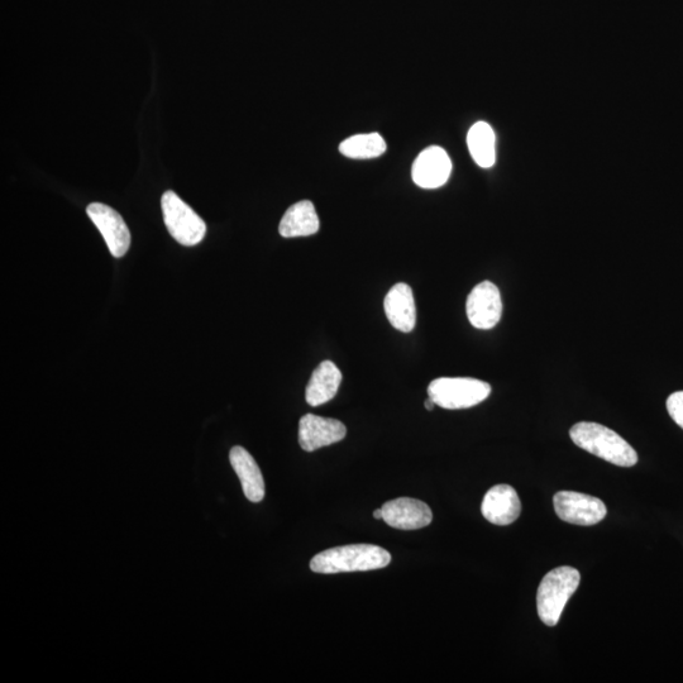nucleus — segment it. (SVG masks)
Instances as JSON below:
<instances>
[{"label":"nucleus","mask_w":683,"mask_h":683,"mask_svg":"<svg viewBox=\"0 0 683 683\" xmlns=\"http://www.w3.org/2000/svg\"><path fill=\"white\" fill-rule=\"evenodd\" d=\"M374 518L375 519H382V509H377L374 511Z\"/></svg>","instance_id":"obj_21"},{"label":"nucleus","mask_w":683,"mask_h":683,"mask_svg":"<svg viewBox=\"0 0 683 683\" xmlns=\"http://www.w3.org/2000/svg\"><path fill=\"white\" fill-rule=\"evenodd\" d=\"M167 231L183 246H195L203 241L207 224L183 202L174 191H166L161 199Z\"/></svg>","instance_id":"obj_5"},{"label":"nucleus","mask_w":683,"mask_h":683,"mask_svg":"<svg viewBox=\"0 0 683 683\" xmlns=\"http://www.w3.org/2000/svg\"><path fill=\"white\" fill-rule=\"evenodd\" d=\"M580 581V572L568 566L554 568L543 577L537 592V610L544 624L556 627Z\"/></svg>","instance_id":"obj_3"},{"label":"nucleus","mask_w":683,"mask_h":683,"mask_svg":"<svg viewBox=\"0 0 683 683\" xmlns=\"http://www.w3.org/2000/svg\"><path fill=\"white\" fill-rule=\"evenodd\" d=\"M320 222L309 200L291 205L281 219L279 232L284 238L308 237L319 231Z\"/></svg>","instance_id":"obj_16"},{"label":"nucleus","mask_w":683,"mask_h":683,"mask_svg":"<svg viewBox=\"0 0 683 683\" xmlns=\"http://www.w3.org/2000/svg\"><path fill=\"white\" fill-rule=\"evenodd\" d=\"M390 562L391 554L384 548L372 544H352L317 554L310 562V570L323 575L365 572L380 570L389 566Z\"/></svg>","instance_id":"obj_1"},{"label":"nucleus","mask_w":683,"mask_h":683,"mask_svg":"<svg viewBox=\"0 0 683 683\" xmlns=\"http://www.w3.org/2000/svg\"><path fill=\"white\" fill-rule=\"evenodd\" d=\"M342 382V372L332 361H323L310 377L305 399L310 407H319L337 395Z\"/></svg>","instance_id":"obj_15"},{"label":"nucleus","mask_w":683,"mask_h":683,"mask_svg":"<svg viewBox=\"0 0 683 683\" xmlns=\"http://www.w3.org/2000/svg\"><path fill=\"white\" fill-rule=\"evenodd\" d=\"M339 151L350 159H375L386 151V142L379 133H364L347 138L339 145Z\"/></svg>","instance_id":"obj_18"},{"label":"nucleus","mask_w":683,"mask_h":683,"mask_svg":"<svg viewBox=\"0 0 683 683\" xmlns=\"http://www.w3.org/2000/svg\"><path fill=\"white\" fill-rule=\"evenodd\" d=\"M382 519L391 528L417 530L432 523L431 508L423 501L412 498H399L382 506Z\"/></svg>","instance_id":"obj_11"},{"label":"nucleus","mask_w":683,"mask_h":683,"mask_svg":"<svg viewBox=\"0 0 683 683\" xmlns=\"http://www.w3.org/2000/svg\"><path fill=\"white\" fill-rule=\"evenodd\" d=\"M384 308L391 326L403 333L413 331L417 323V308L413 290L408 284L394 285L386 295Z\"/></svg>","instance_id":"obj_13"},{"label":"nucleus","mask_w":683,"mask_h":683,"mask_svg":"<svg viewBox=\"0 0 683 683\" xmlns=\"http://www.w3.org/2000/svg\"><path fill=\"white\" fill-rule=\"evenodd\" d=\"M87 213L95 227L102 233L112 256L121 259L126 255L131 246V233L121 214L102 203L90 204Z\"/></svg>","instance_id":"obj_7"},{"label":"nucleus","mask_w":683,"mask_h":683,"mask_svg":"<svg viewBox=\"0 0 683 683\" xmlns=\"http://www.w3.org/2000/svg\"><path fill=\"white\" fill-rule=\"evenodd\" d=\"M233 470L240 477L243 493L251 503H260L265 498V481L259 465L250 453L241 446L233 447L229 453Z\"/></svg>","instance_id":"obj_14"},{"label":"nucleus","mask_w":683,"mask_h":683,"mask_svg":"<svg viewBox=\"0 0 683 683\" xmlns=\"http://www.w3.org/2000/svg\"><path fill=\"white\" fill-rule=\"evenodd\" d=\"M554 510L563 522L590 527L604 520L608 509L600 499L575 491H560L553 498Z\"/></svg>","instance_id":"obj_6"},{"label":"nucleus","mask_w":683,"mask_h":683,"mask_svg":"<svg viewBox=\"0 0 683 683\" xmlns=\"http://www.w3.org/2000/svg\"><path fill=\"white\" fill-rule=\"evenodd\" d=\"M467 317L477 329L494 328L503 314V302L498 286L491 281H482L475 286L467 298Z\"/></svg>","instance_id":"obj_8"},{"label":"nucleus","mask_w":683,"mask_h":683,"mask_svg":"<svg viewBox=\"0 0 683 683\" xmlns=\"http://www.w3.org/2000/svg\"><path fill=\"white\" fill-rule=\"evenodd\" d=\"M491 386L471 377H441L428 386V395L438 407L448 410L467 409L489 398Z\"/></svg>","instance_id":"obj_4"},{"label":"nucleus","mask_w":683,"mask_h":683,"mask_svg":"<svg viewBox=\"0 0 683 683\" xmlns=\"http://www.w3.org/2000/svg\"><path fill=\"white\" fill-rule=\"evenodd\" d=\"M667 410L675 423L683 429V391H677L667 399Z\"/></svg>","instance_id":"obj_19"},{"label":"nucleus","mask_w":683,"mask_h":683,"mask_svg":"<svg viewBox=\"0 0 683 683\" xmlns=\"http://www.w3.org/2000/svg\"><path fill=\"white\" fill-rule=\"evenodd\" d=\"M468 150L472 159L482 169H490L496 162V137L493 127L486 122H477L467 135Z\"/></svg>","instance_id":"obj_17"},{"label":"nucleus","mask_w":683,"mask_h":683,"mask_svg":"<svg viewBox=\"0 0 683 683\" xmlns=\"http://www.w3.org/2000/svg\"><path fill=\"white\" fill-rule=\"evenodd\" d=\"M452 161L442 147L431 146L420 152L414 161V183L423 189L441 188L450 179Z\"/></svg>","instance_id":"obj_10"},{"label":"nucleus","mask_w":683,"mask_h":683,"mask_svg":"<svg viewBox=\"0 0 683 683\" xmlns=\"http://www.w3.org/2000/svg\"><path fill=\"white\" fill-rule=\"evenodd\" d=\"M482 515L495 525L513 524L522 513V503L517 491L509 485L491 487L481 505Z\"/></svg>","instance_id":"obj_12"},{"label":"nucleus","mask_w":683,"mask_h":683,"mask_svg":"<svg viewBox=\"0 0 683 683\" xmlns=\"http://www.w3.org/2000/svg\"><path fill=\"white\" fill-rule=\"evenodd\" d=\"M434 407H436V403H434V401L431 398L425 401V408H427L428 410H433Z\"/></svg>","instance_id":"obj_20"},{"label":"nucleus","mask_w":683,"mask_h":683,"mask_svg":"<svg viewBox=\"0 0 683 683\" xmlns=\"http://www.w3.org/2000/svg\"><path fill=\"white\" fill-rule=\"evenodd\" d=\"M346 434V425L337 419L307 414L299 422V443L305 452H314L341 442Z\"/></svg>","instance_id":"obj_9"},{"label":"nucleus","mask_w":683,"mask_h":683,"mask_svg":"<svg viewBox=\"0 0 683 683\" xmlns=\"http://www.w3.org/2000/svg\"><path fill=\"white\" fill-rule=\"evenodd\" d=\"M570 437L577 447L615 466L633 467L638 463L634 448L618 433L604 425L577 423L571 428Z\"/></svg>","instance_id":"obj_2"}]
</instances>
